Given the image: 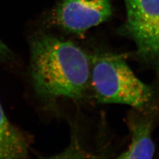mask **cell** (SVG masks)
<instances>
[{
    "mask_svg": "<svg viewBox=\"0 0 159 159\" xmlns=\"http://www.w3.org/2000/svg\"><path fill=\"white\" fill-rule=\"evenodd\" d=\"M90 75L96 98L101 103L140 108L151 98L150 88L141 81L126 62L119 57H94Z\"/></svg>",
    "mask_w": 159,
    "mask_h": 159,
    "instance_id": "obj_2",
    "label": "cell"
},
{
    "mask_svg": "<svg viewBox=\"0 0 159 159\" xmlns=\"http://www.w3.org/2000/svg\"><path fill=\"white\" fill-rule=\"evenodd\" d=\"M111 15L110 0H62L53 17L60 28L80 34L106 21Z\"/></svg>",
    "mask_w": 159,
    "mask_h": 159,
    "instance_id": "obj_4",
    "label": "cell"
},
{
    "mask_svg": "<svg viewBox=\"0 0 159 159\" xmlns=\"http://www.w3.org/2000/svg\"><path fill=\"white\" fill-rule=\"evenodd\" d=\"M127 28L146 55H159V0H125Z\"/></svg>",
    "mask_w": 159,
    "mask_h": 159,
    "instance_id": "obj_3",
    "label": "cell"
},
{
    "mask_svg": "<svg viewBox=\"0 0 159 159\" xmlns=\"http://www.w3.org/2000/svg\"><path fill=\"white\" fill-rule=\"evenodd\" d=\"M30 71L33 87L44 101L81 98L91 68L86 54L75 44L52 34H40L30 42Z\"/></svg>",
    "mask_w": 159,
    "mask_h": 159,
    "instance_id": "obj_1",
    "label": "cell"
},
{
    "mask_svg": "<svg viewBox=\"0 0 159 159\" xmlns=\"http://www.w3.org/2000/svg\"><path fill=\"white\" fill-rule=\"evenodd\" d=\"M10 51L0 39V63L6 61ZM29 143L19 129L9 121L0 103V159L28 157Z\"/></svg>",
    "mask_w": 159,
    "mask_h": 159,
    "instance_id": "obj_5",
    "label": "cell"
},
{
    "mask_svg": "<svg viewBox=\"0 0 159 159\" xmlns=\"http://www.w3.org/2000/svg\"><path fill=\"white\" fill-rule=\"evenodd\" d=\"M131 143L126 151L119 158H152L155 153V145L151 136L150 121L141 120L132 122Z\"/></svg>",
    "mask_w": 159,
    "mask_h": 159,
    "instance_id": "obj_6",
    "label": "cell"
}]
</instances>
